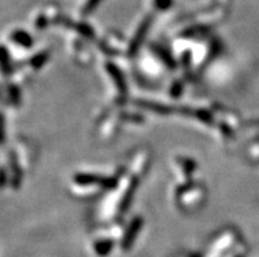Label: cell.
Wrapping results in <instances>:
<instances>
[{
  "mask_svg": "<svg viewBox=\"0 0 259 257\" xmlns=\"http://www.w3.org/2000/svg\"><path fill=\"white\" fill-rule=\"evenodd\" d=\"M136 186H137V180H133V182H132L131 188L128 189V193L125 194V197L122 198V202H121V210L124 212V210H126L129 206V203H131L132 198H133V194H135V190H136Z\"/></svg>",
  "mask_w": 259,
  "mask_h": 257,
  "instance_id": "cell-9",
  "label": "cell"
},
{
  "mask_svg": "<svg viewBox=\"0 0 259 257\" xmlns=\"http://www.w3.org/2000/svg\"><path fill=\"white\" fill-rule=\"evenodd\" d=\"M0 71L4 76H10L12 74V63H11L10 53L7 47L0 45Z\"/></svg>",
  "mask_w": 259,
  "mask_h": 257,
  "instance_id": "cell-7",
  "label": "cell"
},
{
  "mask_svg": "<svg viewBox=\"0 0 259 257\" xmlns=\"http://www.w3.org/2000/svg\"><path fill=\"white\" fill-rule=\"evenodd\" d=\"M154 50L158 53V54H159V57H161V58L163 59L164 62L167 63L170 69H174V67H175V62H174V61H172V58H171V57H168L167 53L164 52V50H161V49H159V47H154Z\"/></svg>",
  "mask_w": 259,
  "mask_h": 257,
  "instance_id": "cell-11",
  "label": "cell"
},
{
  "mask_svg": "<svg viewBox=\"0 0 259 257\" xmlns=\"http://www.w3.org/2000/svg\"><path fill=\"white\" fill-rule=\"evenodd\" d=\"M172 0H155V6H157L158 10H167L168 7L171 6Z\"/></svg>",
  "mask_w": 259,
  "mask_h": 257,
  "instance_id": "cell-17",
  "label": "cell"
},
{
  "mask_svg": "<svg viewBox=\"0 0 259 257\" xmlns=\"http://www.w3.org/2000/svg\"><path fill=\"white\" fill-rule=\"evenodd\" d=\"M7 179H8V173L4 167H0V189H3L7 185Z\"/></svg>",
  "mask_w": 259,
  "mask_h": 257,
  "instance_id": "cell-16",
  "label": "cell"
},
{
  "mask_svg": "<svg viewBox=\"0 0 259 257\" xmlns=\"http://www.w3.org/2000/svg\"><path fill=\"white\" fill-rule=\"evenodd\" d=\"M112 249V241H100L96 244V251L99 254H105Z\"/></svg>",
  "mask_w": 259,
  "mask_h": 257,
  "instance_id": "cell-12",
  "label": "cell"
},
{
  "mask_svg": "<svg viewBox=\"0 0 259 257\" xmlns=\"http://www.w3.org/2000/svg\"><path fill=\"white\" fill-rule=\"evenodd\" d=\"M74 180L79 185H99L105 189L115 188L116 184H117L115 179L91 175V173H78V175L74 176Z\"/></svg>",
  "mask_w": 259,
  "mask_h": 257,
  "instance_id": "cell-1",
  "label": "cell"
},
{
  "mask_svg": "<svg viewBox=\"0 0 259 257\" xmlns=\"http://www.w3.org/2000/svg\"><path fill=\"white\" fill-rule=\"evenodd\" d=\"M107 70H108L109 75L113 79V82H115L116 87H117V89L120 91V93L124 94L125 92H126V83H125V79L124 76H122L121 71H120L115 65H112V63H108V65H107Z\"/></svg>",
  "mask_w": 259,
  "mask_h": 257,
  "instance_id": "cell-5",
  "label": "cell"
},
{
  "mask_svg": "<svg viewBox=\"0 0 259 257\" xmlns=\"http://www.w3.org/2000/svg\"><path fill=\"white\" fill-rule=\"evenodd\" d=\"M8 92H10L11 100H12L15 104H20V97H21V94H20L19 88H17L16 85H10Z\"/></svg>",
  "mask_w": 259,
  "mask_h": 257,
  "instance_id": "cell-13",
  "label": "cell"
},
{
  "mask_svg": "<svg viewBox=\"0 0 259 257\" xmlns=\"http://www.w3.org/2000/svg\"><path fill=\"white\" fill-rule=\"evenodd\" d=\"M182 92V85L179 84V83H175L174 85H172V91H171V93L174 94V96H179Z\"/></svg>",
  "mask_w": 259,
  "mask_h": 257,
  "instance_id": "cell-19",
  "label": "cell"
},
{
  "mask_svg": "<svg viewBox=\"0 0 259 257\" xmlns=\"http://www.w3.org/2000/svg\"><path fill=\"white\" fill-rule=\"evenodd\" d=\"M6 142V118L0 113V144Z\"/></svg>",
  "mask_w": 259,
  "mask_h": 257,
  "instance_id": "cell-14",
  "label": "cell"
},
{
  "mask_svg": "<svg viewBox=\"0 0 259 257\" xmlns=\"http://www.w3.org/2000/svg\"><path fill=\"white\" fill-rule=\"evenodd\" d=\"M196 116L199 120L203 121V122H205V124H212V121H213L212 120V116H210V114L205 111H197Z\"/></svg>",
  "mask_w": 259,
  "mask_h": 257,
  "instance_id": "cell-15",
  "label": "cell"
},
{
  "mask_svg": "<svg viewBox=\"0 0 259 257\" xmlns=\"http://www.w3.org/2000/svg\"><path fill=\"white\" fill-rule=\"evenodd\" d=\"M149 26H150V19H146L144 23H141L140 28H138L137 32H136L135 38L132 39L131 47H129V53H131L132 56H133V54H136V53L138 52V49L141 47L145 37H146V33H148V30H149Z\"/></svg>",
  "mask_w": 259,
  "mask_h": 257,
  "instance_id": "cell-3",
  "label": "cell"
},
{
  "mask_svg": "<svg viewBox=\"0 0 259 257\" xmlns=\"http://www.w3.org/2000/svg\"><path fill=\"white\" fill-rule=\"evenodd\" d=\"M142 225H144V221H142V218H140V217H137V218H135L132 221L128 230L125 232L124 239H122V248H124V249H129V248L132 247L135 239L137 238L138 231L141 230Z\"/></svg>",
  "mask_w": 259,
  "mask_h": 257,
  "instance_id": "cell-2",
  "label": "cell"
},
{
  "mask_svg": "<svg viewBox=\"0 0 259 257\" xmlns=\"http://www.w3.org/2000/svg\"><path fill=\"white\" fill-rule=\"evenodd\" d=\"M48 59H49V54L48 53H39V54H37V56H34L30 59V66H32L33 69L38 70L45 65Z\"/></svg>",
  "mask_w": 259,
  "mask_h": 257,
  "instance_id": "cell-8",
  "label": "cell"
},
{
  "mask_svg": "<svg viewBox=\"0 0 259 257\" xmlns=\"http://www.w3.org/2000/svg\"><path fill=\"white\" fill-rule=\"evenodd\" d=\"M10 163H11V170H12V180H11V184H12L13 188H19L20 184H21V180H23V172H21V168L19 166V162H17V158L15 157V153H10Z\"/></svg>",
  "mask_w": 259,
  "mask_h": 257,
  "instance_id": "cell-6",
  "label": "cell"
},
{
  "mask_svg": "<svg viewBox=\"0 0 259 257\" xmlns=\"http://www.w3.org/2000/svg\"><path fill=\"white\" fill-rule=\"evenodd\" d=\"M100 2H102V0H89V3L85 4V7H84V13H89V12H91L92 10H95Z\"/></svg>",
  "mask_w": 259,
  "mask_h": 257,
  "instance_id": "cell-18",
  "label": "cell"
},
{
  "mask_svg": "<svg viewBox=\"0 0 259 257\" xmlns=\"http://www.w3.org/2000/svg\"><path fill=\"white\" fill-rule=\"evenodd\" d=\"M141 107H146V109H150V111L158 112V113H170L171 109H168L167 107H164V105H158V104H153V102H140Z\"/></svg>",
  "mask_w": 259,
  "mask_h": 257,
  "instance_id": "cell-10",
  "label": "cell"
},
{
  "mask_svg": "<svg viewBox=\"0 0 259 257\" xmlns=\"http://www.w3.org/2000/svg\"><path fill=\"white\" fill-rule=\"evenodd\" d=\"M11 39H12V42L17 43V45L21 46V47H25V49H30L33 46V38L30 37L29 33H26L25 30H13L11 33Z\"/></svg>",
  "mask_w": 259,
  "mask_h": 257,
  "instance_id": "cell-4",
  "label": "cell"
}]
</instances>
